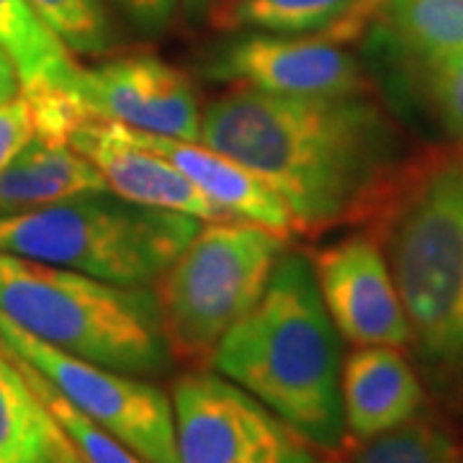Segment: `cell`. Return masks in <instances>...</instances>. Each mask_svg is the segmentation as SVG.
<instances>
[{"label": "cell", "instance_id": "cell-1", "mask_svg": "<svg viewBox=\"0 0 463 463\" xmlns=\"http://www.w3.org/2000/svg\"><path fill=\"white\" fill-rule=\"evenodd\" d=\"M203 145L258 173L297 227H327L392 181L394 132L364 96H268L234 88L201 116Z\"/></svg>", "mask_w": 463, "mask_h": 463}, {"label": "cell", "instance_id": "cell-2", "mask_svg": "<svg viewBox=\"0 0 463 463\" xmlns=\"http://www.w3.org/2000/svg\"><path fill=\"white\" fill-rule=\"evenodd\" d=\"M212 364L319 450L345 443L340 335L307 255L283 252L263 297L219 340Z\"/></svg>", "mask_w": 463, "mask_h": 463}, {"label": "cell", "instance_id": "cell-3", "mask_svg": "<svg viewBox=\"0 0 463 463\" xmlns=\"http://www.w3.org/2000/svg\"><path fill=\"white\" fill-rule=\"evenodd\" d=\"M389 185L383 255L412 343L432 365L463 373V157L432 155Z\"/></svg>", "mask_w": 463, "mask_h": 463}, {"label": "cell", "instance_id": "cell-4", "mask_svg": "<svg viewBox=\"0 0 463 463\" xmlns=\"http://www.w3.org/2000/svg\"><path fill=\"white\" fill-rule=\"evenodd\" d=\"M0 315L42 343L132 376L170 365L160 298L78 270L0 252Z\"/></svg>", "mask_w": 463, "mask_h": 463}, {"label": "cell", "instance_id": "cell-5", "mask_svg": "<svg viewBox=\"0 0 463 463\" xmlns=\"http://www.w3.org/2000/svg\"><path fill=\"white\" fill-rule=\"evenodd\" d=\"M203 222L149 209L114 191L0 216V252L78 270L118 286H152L165 276Z\"/></svg>", "mask_w": 463, "mask_h": 463}, {"label": "cell", "instance_id": "cell-6", "mask_svg": "<svg viewBox=\"0 0 463 463\" xmlns=\"http://www.w3.org/2000/svg\"><path fill=\"white\" fill-rule=\"evenodd\" d=\"M286 234L224 219L203 222L160 279V312L170 350L212 355L219 340L263 297L286 252Z\"/></svg>", "mask_w": 463, "mask_h": 463}, {"label": "cell", "instance_id": "cell-7", "mask_svg": "<svg viewBox=\"0 0 463 463\" xmlns=\"http://www.w3.org/2000/svg\"><path fill=\"white\" fill-rule=\"evenodd\" d=\"M0 350L29 365L85 417L147 463H181L173 399L149 381L88 364L42 343L0 315Z\"/></svg>", "mask_w": 463, "mask_h": 463}, {"label": "cell", "instance_id": "cell-8", "mask_svg": "<svg viewBox=\"0 0 463 463\" xmlns=\"http://www.w3.org/2000/svg\"><path fill=\"white\" fill-rule=\"evenodd\" d=\"M170 399L181 463H319L309 440L222 373H188Z\"/></svg>", "mask_w": 463, "mask_h": 463}, {"label": "cell", "instance_id": "cell-9", "mask_svg": "<svg viewBox=\"0 0 463 463\" xmlns=\"http://www.w3.org/2000/svg\"><path fill=\"white\" fill-rule=\"evenodd\" d=\"M206 72L268 96H364L365 78L358 62L319 36L250 32L234 36L212 54Z\"/></svg>", "mask_w": 463, "mask_h": 463}, {"label": "cell", "instance_id": "cell-10", "mask_svg": "<svg viewBox=\"0 0 463 463\" xmlns=\"http://www.w3.org/2000/svg\"><path fill=\"white\" fill-rule=\"evenodd\" d=\"M75 99L85 111L137 132L201 139L199 99L181 70L152 54L118 57L111 62L80 70Z\"/></svg>", "mask_w": 463, "mask_h": 463}, {"label": "cell", "instance_id": "cell-11", "mask_svg": "<svg viewBox=\"0 0 463 463\" xmlns=\"http://www.w3.org/2000/svg\"><path fill=\"white\" fill-rule=\"evenodd\" d=\"M312 265L322 304L343 340L355 347L412 343L397 283L376 240L345 237L322 250Z\"/></svg>", "mask_w": 463, "mask_h": 463}, {"label": "cell", "instance_id": "cell-12", "mask_svg": "<svg viewBox=\"0 0 463 463\" xmlns=\"http://www.w3.org/2000/svg\"><path fill=\"white\" fill-rule=\"evenodd\" d=\"M67 142L99 167L109 191H114L121 199L149 209L188 214L199 222L227 219L165 157L132 142L106 118L88 114L70 132Z\"/></svg>", "mask_w": 463, "mask_h": 463}, {"label": "cell", "instance_id": "cell-13", "mask_svg": "<svg viewBox=\"0 0 463 463\" xmlns=\"http://www.w3.org/2000/svg\"><path fill=\"white\" fill-rule=\"evenodd\" d=\"M118 129L137 145L165 157L167 163L194 183L227 219L260 224L279 234L297 230V222L281 196L258 173H252L250 167L237 163L230 155L209 147L203 142H185L175 137L137 132L127 127H118Z\"/></svg>", "mask_w": 463, "mask_h": 463}, {"label": "cell", "instance_id": "cell-14", "mask_svg": "<svg viewBox=\"0 0 463 463\" xmlns=\"http://www.w3.org/2000/svg\"><path fill=\"white\" fill-rule=\"evenodd\" d=\"M425 407V389L399 347H355L343 361V412L347 435L371 440L414 420Z\"/></svg>", "mask_w": 463, "mask_h": 463}, {"label": "cell", "instance_id": "cell-15", "mask_svg": "<svg viewBox=\"0 0 463 463\" xmlns=\"http://www.w3.org/2000/svg\"><path fill=\"white\" fill-rule=\"evenodd\" d=\"M109 191L106 178L70 142L33 137L0 170V216L24 214L85 194Z\"/></svg>", "mask_w": 463, "mask_h": 463}, {"label": "cell", "instance_id": "cell-16", "mask_svg": "<svg viewBox=\"0 0 463 463\" xmlns=\"http://www.w3.org/2000/svg\"><path fill=\"white\" fill-rule=\"evenodd\" d=\"M0 463H83L8 353L0 361Z\"/></svg>", "mask_w": 463, "mask_h": 463}, {"label": "cell", "instance_id": "cell-17", "mask_svg": "<svg viewBox=\"0 0 463 463\" xmlns=\"http://www.w3.org/2000/svg\"><path fill=\"white\" fill-rule=\"evenodd\" d=\"M0 47L14 57L24 93L65 90L75 96L80 67L29 0H0Z\"/></svg>", "mask_w": 463, "mask_h": 463}, {"label": "cell", "instance_id": "cell-18", "mask_svg": "<svg viewBox=\"0 0 463 463\" xmlns=\"http://www.w3.org/2000/svg\"><path fill=\"white\" fill-rule=\"evenodd\" d=\"M383 36L414 65L463 52V0H379Z\"/></svg>", "mask_w": 463, "mask_h": 463}, {"label": "cell", "instance_id": "cell-19", "mask_svg": "<svg viewBox=\"0 0 463 463\" xmlns=\"http://www.w3.org/2000/svg\"><path fill=\"white\" fill-rule=\"evenodd\" d=\"M379 0H234L227 24L250 32L317 36L345 24H358Z\"/></svg>", "mask_w": 463, "mask_h": 463}, {"label": "cell", "instance_id": "cell-20", "mask_svg": "<svg viewBox=\"0 0 463 463\" xmlns=\"http://www.w3.org/2000/svg\"><path fill=\"white\" fill-rule=\"evenodd\" d=\"M353 463H463V453L446 425L417 414L394 430L364 440Z\"/></svg>", "mask_w": 463, "mask_h": 463}, {"label": "cell", "instance_id": "cell-21", "mask_svg": "<svg viewBox=\"0 0 463 463\" xmlns=\"http://www.w3.org/2000/svg\"><path fill=\"white\" fill-rule=\"evenodd\" d=\"M16 361V358H14ZM18 364V361H16ZM26 381L32 383L36 397L42 399V404L47 407V412L54 417V422L60 425V430L65 432V438L72 443L75 453L80 456L83 463H147L139 458L132 448H127L121 440H116L111 432H106L100 425H96L90 417H85L75 404H70L54 386L42 379L36 371L29 365L18 364Z\"/></svg>", "mask_w": 463, "mask_h": 463}, {"label": "cell", "instance_id": "cell-22", "mask_svg": "<svg viewBox=\"0 0 463 463\" xmlns=\"http://www.w3.org/2000/svg\"><path fill=\"white\" fill-rule=\"evenodd\" d=\"M57 39L75 54H103L111 47V24L103 0H29Z\"/></svg>", "mask_w": 463, "mask_h": 463}, {"label": "cell", "instance_id": "cell-23", "mask_svg": "<svg viewBox=\"0 0 463 463\" xmlns=\"http://www.w3.org/2000/svg\"><path fill=\"white\" fill-rule=\"evenodd\" d=\"M417 67L422 72L432 111L438 114L443 129L463 145V52Z\"/></svg>", "mask_w": 463, "mask_h": 463}, {"label": "cell", "instance_id": "cell-24", "mask_svg": "<svg viewBox=\"0 0 463 463\" xmlns=\"http://www.w3.org/2000/svg\"><path fill=\"white\" fill-rule=\"evenodd\" d=\"M33 139L32 106L26 96L8 100L0 106V170L16 157Z\"/></svg>", "mask_w": 463, "mask_h": 463}, {"label": "cell", "instance_id": "cell-25", "mask_svg": "<svg viewBox=\"0 0 463 463\" xmlns=\"http://www.w3.org/2000/svg\"><path fill=\"white\" fill-rule=\"evenodd\" d=\"M116 3L137 29L147 33L167 29V24L173 21L181 5V0H116Z\"/></svg>", "mask_w": 463, "mask_h": 463}, {"label": "cell", "instance_id": "cell-26", "mask_svg": "<svg viewBox=\"0 0 463 463\" xmlns=\"http://www.w3.org/2000/svg\"><path fill=\"white\" fill-rule=\"evenodd\" d=\"M21 93H24V85H21L16 62L8 52L0 47V106L18 99Z\"/></svg>", "mask_w": 463, "mask_h": 463}, {"label": "cell", "instance_id": "cell-27", "mask_svg": "<svg viewBox=\"0 0 463 463\" xmlns=\"http://www.w3.org/2000/svg\"><path fill=\"white\" fill-rule=\"evenodd\" d=\"M222 0H181L183 11H185V16L191 18V21H199L203 18L214 5H219Z\"/></svg>", "mask_w": 463, "mask_h": 463}, {"label": "cell", "instance_id": "cell-28", "mask_svg": "<svg viewBox=\"0 0 463 463\" xmlns=\"http://www.w3.org/2000/svg\"><path fill=\"white\" fill-rule=\"evenodd\" d=\"M0 361H3V350H0Z\"/></svg>", "mask_w": 463, "mask_h": 463}]
</instances>
